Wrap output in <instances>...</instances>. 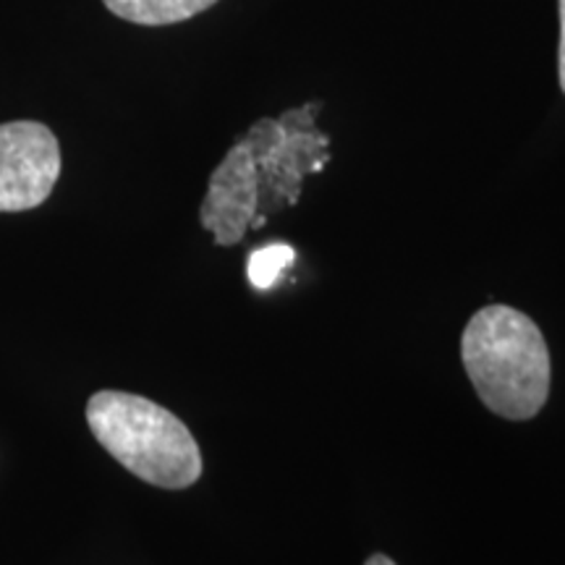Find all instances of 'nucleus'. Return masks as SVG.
Segmentation results:
<instances>
[{
  "label": "nucleus",
  "instance_id": "obj_1",
  "mask_svg": "<svg viewBox=\"0 0 565 565\" xmlns=\"http://www.w3.org/2000/svg\"><path fill=\"white\" fill-rule=\"evenodd\" d=\"M461 359L479 401L511 422L534 419L550 398V349L532 317L505 303L479 309L461 335Z\"/></svg>",
  "mask_w": 565,
  "mask_h": 565
},
{
  "label": "nucleus",
  "instance_id": "obj_2",
  "mask_svg": "<svg viewBox=\"0 0 565 565\" xmlns=\"http://www.w3.org/2000/svg\"><path fill=\"white\" fill-rule=\"evenodd\" d=\"M92 435L108 454L162 490H186L202 477V454L179 416L134 393L100 391L89 398Z\"/></svg>",
  "mask_w": 565,
  "mask_h": 565
},
{
  "label": "nucleus",
  "instance_id": "obj_3",
  "mask_svg": "<svg viewBox=\"0 0 565 565\" xmlns=\"http://www.w3.org/2000/svg\"><path fill=\"white\" fill-rule=\"evenodd\" d=\"M317 110L320 105L309 103L280 118H263L244 134L257 160L259 189L280 207L299 202L303 175L320 173L330 160V137L315 129Z\"/></svg>",
  "mask_w": 565,
  "mask_h": 565
},
{
  "label": "nucleus",
  "instance_id": "obj_4",
  "mask_svg": "<svg viewBox=\"0 0 565 565\" xmlns=\"http://www.w3.org/2000/svg\"><path fill=\"white\" fill-rule=\"evenodd\" d=\"M61 175L55 134L38 121L0 124V212L40 207Z\"/></svg>",
  "mask_w": 565,
  "mask_h": 565
},
{
  "label": "nucleus",
  "instance_id": "obj_5",
  "mask_svg": "<svg viewBox=\"0 0 565 565\" xmlns=\"http://www.w3.org/2000/svg\"><path fill=\"white\" fill-rule=\"evenodd\" d=\"M263 189H259L257 160L244 137L231 147L210 175L207 194L200 207V223L212 233L217 246H236L249 228L267 223L259 215Z\"/></svg>",
  "mask_w": 565,
  "mask_h": 565
},
{
  "label": "nucleus",
  "instance_id": "obj_6",
  "mask_svg": "<svg viewBox=\"0 0 565 565\" xmlns=\"http://www.w3.org/2000/svg\"><path fill=\"white\" fill-rule=\"evenodd\" d=\"M103 3L110 13L131 24L166 26L212 9L217 0H103Z\"/></svg>",
  "mask_w": 565,
  "mask_h": 565
},
{
  "label": "nucleus",
  "instance_id": "obj_7",
  "mask_svg": "<svg viewBox=\"0 0 565 565\" xmlns=\"http://www.w3.org/2000/svg\"><path fill=\"white\" fill-rule=\"evenodd\" d=\"M296 252L286 244H267L263 249L252 252L249 257V282L259 291H267L282 278V270L294 265Z\"/></svg>",
  "mask_w": 565,
  "mask_h": 565
},
{
  "label": "nucleus",
  "instance_id": "obj_8",
  "mask_svg": "<svg viewBox=\"0 0 565 565\" xmlns=\"http://www.w3.org/2000/svg\"><path fill=\"white\" fill-rule=\"evenodd\" d=\"M557 74H561V87L565 92V0H561V51H557Z\"/></svg>",
  "mask_w": 565,
  "mask_h": 565
},
{
  "label": "nucleus",
  "instance_id": "obj_9",
  "mask_svg": "<svg viewBox=\"0 0 565 565\" xmlns=\"http://www.w3.org/2000/svg\"><path fill=\"white\" fill-rule=\"evenodd\" d=\"M364 565H395L393 561H391V557H387V555H383V553H377V555H372L370 557V561H366Z\"/></svg>",
  "mask_w": 565,
  "mask_h": 565
}]
</instances>
